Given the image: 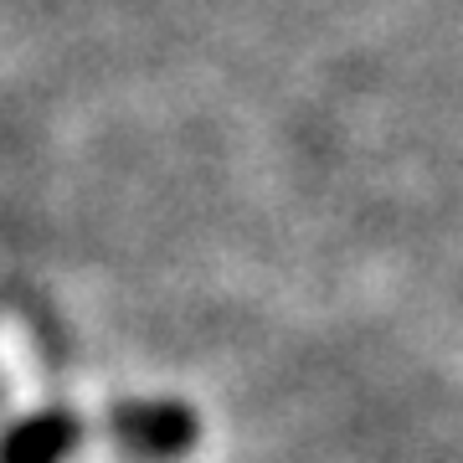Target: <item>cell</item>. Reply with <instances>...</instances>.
<instances>
[{
    "label": "cell",
    "mask_w": 463,
    "mask_h": 463,
    "mask_svg": "<svg viewBox=\"0 0 463 463\" xmlns=\"http://www.w3.org/2000/svg\"><path fill=\"white\" fill-rule=\"evenodd\" d=\"M0 371H5V392L26 417L47 407V381H42V361L21 319H0Z\"/></svg>",
    "instance_id": "6da1fadb"
}]
</instances>
